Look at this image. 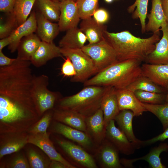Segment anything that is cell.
Here are the masks:
<instances>
[{
    "label": "cell",
    "instance_id": "cell-1",
    "mask_svg": "<svg viewBox=\"0 0 168 168\" xmlns=\"http://www.w3.org/2000/svg\"><path fill=\"white\" fill-rule=\"evenodd\" d=\"M104 36L114 49L119 61L129 59L145 61L160 40V35L156 33L147 38H141L128 30L113 33L106 30Z\"/></svg>",
    "mask_w": 168,
    "mask_h": 168
},
{
    "label": "cell",
    "instance_id": "cell-2",
    "mask_svg": "<svg viewBox=\"0 0 168 168\" xmlns=\"http://www.w3.org/2000/svg\"><path fill=\"white\" fill-rule=\"evenodd\" d=\"M141 62L135 59L118 61L88 79L84 85L111 86L116 89L126 88L142 75Z\"/></svg>",
    "mask_w": 168,
    "mask_h": 168
},
{
    "label": "cell",
    "instance_id": "cell-3",
    "mask_svg": "<svg viewBox=\"0 0 168 168\" xmlns=\"http://www.w3.org/2000/svg\"><path fill=\"white\" fill-rule=\"evenodd\" d=\"M74 95L61 98L55 107L74 111L86 118L101 108L109 86H89Z\"/></svg>",
    "mask_w": 168,
    "mask_h": 168
},
{
    "label": "cell",
    "instance_id": "cell-4",
    "mask_svg": "<svg viewBox=\"0 0 168 168\" xmlns=\"http://www.w3.org/2000/svg\"><path fill=\"white\" fill-rule=\"evenodd\" d=\"M49 77L44 74L34 75L32 96L37 111L40 116L47 111L53 109L62 98L58 92L52 91L48 88Z\"/></svg>",
    "mask_w": 168,
    "mask_h": 168
},
{
    "label": "cell",
    "instance_id": "cell-5",
    "mask_svg": "<svg viewBox=\"0 0 168 168\" xmlns=\"http://www.w3.org/2000/svg\"><path fill=\"white\" fill-rule=\"evenodd\" d=\"M61 52L63 56L70 59L76 70V75L71 82L84 83L96 74L93 60L81 49L61 48Z\"/></svg>",
    "mask_w": 168,
    "mask_h": 168
},
{
    "label": "cell",
    "instance_id": "cell-6",
    "mask_svg": "<svg viewBox=\"0 0 168 168\" xmlns=\"http://www.w3.org/2000/svg\"><path fill=\"white\" fill-rule=\"evenodd\" d=\"M81 49L93 60L96 74L119 61L114 49L105 39Z\"/></svg>",
    "mask_w": 168,
    "mask_h": 168
},
{
    "label": "cell",
    "instance_id": "cell-7",
    "mask_svg": "<svg viewBox=\"0 0 168 168\" xmlns=\"http://www.w3.org/2000/svg\"><path fill=\"white\" fill-rule=\"evenodd\" d=\"M55 142L68 161L77 168L98 167L94 157L80 145L60 138H56Z\"/></svg>",
    "mask_w": 168,
    "mask_h": 168
},
{
    "label": "cell",
    "instance_id": "cell-8",
    "mask_svg": "<svg viewBox=\"0 0 168 168\" xmlns=\"http://www.w3.org/2000/svg\"><path fill=\"white\" fill-rule=\"evenodd\" d=\"M50 124V132L60 134L84 148L95 152L97 147L86 133L62 123L54 120Z\"/></svg>",
    "mask_w": 168,
    "mask_h": 168
},
{
    "label": "cell",
    "instance_id": "cell-9",
    "mask_svg": "<svg viewBox=\"0 0 168 168\" xmlns=\"http://www.w3.org/2000/svg\"><path fill=\"white\" fill-rule=\"evenodd\" d=\"M119 151L106 138L97 147L95 155L100 166L102 168H121Z\"/></svg>",
    "mask_w": 168,
    "mask_h": 168
},
{
    "label": "cell",
    "instance_id": "cell-10",
    "mask_svg": "<svg viewBox=\"0 0 168 168\" xmlns=\"http://www.w3.org/2000/svg\"><path fill=\"white\" fill-rule=\"evenodd\" d=\"M29 135L27 132L0 134V159L23 148L28 144Z\"/></svg>",
    "mask_w": 168,
    "mask_h": 168
},
{
    "label": "cell",
    "instance_id": "cell-11",
    "mask_svg": "<svg viewBox=\"0 0 168 168\" xmlns=\"http://www.w3.org/2000/svg\"><path fill=\"white\" fill-rule=\"evenodd\" d=\"M50 133L51 132H47L43 134H29L28 143L39 147L51 160L60 161L66 165L67 168H77L56 151L53 143L49 139Z\"/></svg>",
    "mask_w": 168,
    "mask_h": 168
},
{
    "label": "cell",
    "instance_id": "cell-12",
    "mask_svg": "<svg viewBox=\"0 0 168 168\" xmlns=\"http://www.w3.org/2000/svg\"><path fill=\"white\" fill-rule=\"evenodd\" d=\"M105 138L119 152L124 154H132L138 149L136 145L131 142L125 134L115 126L114 119L111 120L106 127Z\"/></svg>",
    "mask_w": 168,
    "mask_h": 168
},
{
    "label": "cell",
    "instance_id": "cell-13",
    "mask_svg": "<svg viewBox=\"0 0 168 168\" xmlns=\"http://www.w3.org/2000/svg\"><path fill=\"white\" fill-rule=\"evenodd\" d=\"M85 120V133L97 147L105 138L106 127L101 108Z\"/></svg>",
    "mask_w": 168,
    "mask_h": 168
},
{
    "label": "cell",
    "instance_id": "cell-14",
    "mask_svg": "<svg viewBox=\"0 0 168 168\" xmlns=\"http://www.w3.org/2000/svg\"><path fill=\"white\" fill-rule=\"evenodd\" d=\"M60 14L58 21L60 31H64L77 27L80 18L76 2L63 0L60 2Z\"/></svg>",
    "mask_w": 168,
    "mask_h": 168
},
{
    "label": "cell",
    "instance_id": "cell-15",
    "mask_svg": "<svg viewBox=\"0 0 168 168\" xmlns=\"http://www.w3.org/2000/svg\"><path fill=\"white\" fill-rule=\"evenodd\" d=\"M37 28L36 13L32 11L26 20L18 27L8 36L10 43L8 49L11 53L17 50L21 39L24 37L34 33Z\"/></svg>",
    "mask_w": 168,
    "mask_h": 168
},
{
    "label": "cell",
    "instance_id": "cell-16",
    "mask_svg": "<svg viewBox=\"0 0 168 168\" xmlns=\"http://www.w3.org/2000/svg\"><path fill=\"white\" fill-rule=\"evenodd\" d=\"M116 94L120 111L131 110L135 116L142 115L144 112L147 111L133 92L126 88L116 89Z\"/></svg>",
    "mask_w": 168,
    "mask_h": 168
},
{
    "label": "cell",
    "instance_id": "cell-17",
    "mask_svg": "<svg viewBox=\"0 0 168 168\" xmlns=\"http://www.w3.org/2000/svg\"><path fill=\"white\" fill-rule=\"evenodd\" d=\"M62 56L61 48L56 45L53 42L41 41L30 61L35 67H40L45 65L50 60Z\"/></svg>",
    "mask_w": 168,
    "mask_h": 168
},
{
    "label": "cell",
    "instance_id": "cell-18",
    "mask_svg": "<svg viewBox=\"0 0 168 168\" xmlns=\"http://www.w3.org/2000/svg\"><path fill=\"white\" fill-rule=\"evenodd\" d=\"M85 118L72 110L55 107L53 120L86 132Z\"/></svg>",
    "mask_w": 168,
    "mask_h": 168
},
{
    "label": "cell",
    "instance_id": "cell-19",
    "mask_svg": "<svg viewBox=\"0 0 168 168\" xmlns=\"http://www.w3.org/2000/svg\"><path fill=\"white\" fill-rule=\"evenodd\" d=\"M163 33L161 38L155 44L153 51L147 56L145 61L152 64L168 63V23H164L160 28Z\"/></svg>",
    "mask_w": 168,
    "mask_h": 168
},
{
    "label": "cell",
    "instance_id": "cell-20",
    "mask_svg": "<svg viewBox=\"0 0 168 168\" xmlns=\"http://www.w3.org/2000/svg\"><path fill=\"white\" fill-rule=\"evenodd\" d=\"M142 75L156 84L168 89V63L164 64H143L141 66Z\"/></svg>",
    "mask_w": 168,
    "mask_h": 168
},
{
    "label": "cell",
    "instance_id": "cell-21",
    "mask_svg": "<svg viewBox=\"0 0 168 168\" xmlns=\"http://www.w3.org/2000/svg\"><path fill=\"white\" fill-rule=\"evenodd\" d=\"M101 108L103 113L105 124L106 127L111 120L114 119L120 111L116 94V89L114 87H108L103 97Z\"/></svg>",
    "mask_w": 168,
    "mask_h": 168
},
{
    "label": "cell",
    "instance_id": "cell-22",
    "mask_svg": "<svg viewBox=\"0 0 168 168\" xmlns=\"http://www.w3.org/2000/svg\"><path fill=\"white\" fill-rule=\"evenodd\" d=\"M37 35L41 41L53 42L60 31L58 24L46 19L40 12H36Z\"/></svg>",
    "mask_w": 168,
    "mask_h": 168
},
{
    "label": "cell",
    "instance_id": "cell-23",
    "mask_svg": "<svg viewBox=\"0 0 168 168\" xmlns=\"http://www.w3.org/2000/svg\"><path fill=\"white\" fill-rule=\"evenodd\" d=\"M134 116L131 110H125L120 111L115 117L119 128L125 134L128 140L134 144L138 149L144 145V142L137 138L134 135L133 129L132 121Z\"/></svg>",
    "mask_w": 168,
    "mask_h": 168
},
{
    "label": "cell",
    "instance_id": "cell-24",
    "mask_svg": "<svg viewBox=\"0 0 168 168\" xmlns=\"http://www.w3.org/2000/svg\"><path fill=\"white\" fill-rule=\"evenodd\" d=\"M80 28L86 36L90 44L97 43L105 39L104 35L107 30V26L97 23L91 17L82 20Z\"/></svg>",
    "mask_w": 168,
    "mask_h": 168
},
{
    "label": "cell",
    "instance_id": "cell-25",
    "mask_svg": "<svg viewBox=\"0 0 168 168\" xmlns=\"http://www.w3.org/2000/svg\"><path fill=\"white\" fill-rule=\"evenodd\" d=\"M147 17L148 21L146 25V32L160 35L161 27L167 22L161 0H152L150 12L147 14Z\"/></svg>",
    "mask_w": 168,
    "mask_h": 168
},
{
    "label": "cell",
    "instance_id": "cell-26",
    "mask_svg": "<svg viewBox=\"0 0 168 168\" xmlns=\"http://www.w3.org/2000/svg\"><path fill=\"white\" fill-rule=\"evenodd\" d=\"M41 41L37 34L34 33L23 38L17 49V58L22 60L30 61Z\"/></svg>",
    "mask_w": 168,
    "mask_h": 168
},
{
    "label": "cell",
    "instance_id": "cell-27",
    "mask_svg": "<svg viewBox=\"0 0 168 168\" xmlns=\"http://www.w3.org/2000/svg\"><path fill=\"white\" fill-rule=\"evenodd\" d=\"M168 151V144L166 143H161L145 156L132 159H124L123 163L126 167L131 166L133 162L138 160H144L147 162L152 168H165L166 167L161 162L160 156L162 152Z\"/></svg>",
    "mask_w": 168,
    "mask_h": 168
},
{
    "label": "cell",
    "instance_id": "cell-28",
    "mask_svg": "<svg viewBox=\"0 0 168 168\" xmlns=\"http://www.w3.org/2000/svg\"><path fill=\"white\" fill-rule=\"evenodd\" d=\"M66 31L59 42L60 48L82 49L85 46L87 38L80 28L76 27Z\"/></svg>",
    "mask_w": 168,
    "mask_h": 168
},
{
    "label": "cell",
    "instance_id": "cell-29",
    "mask_svg": "<svg viewBox=\"0 0 168 168\" xmlns=\"http://www.w3.org/2000/svg\"><path fill=\"white\" fill-rule=\"evenodd\" d=\"M38 11L46 19L54 22L58 21L60 14V2L53 0H36Z\"/></svg>",
    "mask_w": 168,
    "mask_h": 168
},
{
    "label": "cell",
    "instance_id": "cell-30",
    "mask_svg": "<svg viewBox=\"0 0 168 168\" xmlns=\"http://www.w3.org/2000/svg\"><path fill=\"white\" fill-rule=\"evenodd\" d=\"M149 0H135L134 3L129 6L127 11L129 13H132V17L133 19H139L141 25V32H146V19L147 13V7Z\"/></svg>",
    "mask_w": 168,
    "mask_h": 168
},
{
    "label": "cell",
    "instance_id": "cell-31",
    "mask_svg": "<svg viewBox=\"0 0 168 168\" xmlns=\"http://www.w3.org/2000/svg\"><path fill=\"white\" fill-rule=\"evenodd\" d=\"M36 0H16L13 13L18 26L25 22L29 16Z\"/></svg>",
    "mask_w": 168,
    "mask_h": 168
},
{
    "label": "cell",
    "instance_id": "cell-32",
    "mask_svg": "<svg viewBox=\"0 0 168 168\" xmlns=\"http://www.w3.org/2000/svg\"><path fill=\"white\" fill-rule=\"evenodd\" d=\"M126 88L133 92L137 90L163 93L164 88L156 84L148 78L142 75L137 78Z\"/></svg>",
    "mask_w": 168,
    "mask_h": 168
},
{
    "label": "cell",
    "instance_id": "cell-33",
    "mask_svg": "<svg viewBox=\"0 0 168 168\" xmlns=\"http://www.w3.org/2000/svg\"><path fill=\"white\" fill-rule=\"evenodd\" d=\"M142 105L147 111L157 117L164 130L168 127V103L153 104L142 102Z\"/></svg>",
    "mask_w": 168,
    "mask_h": 168
},
{
    "label": "cell",
    "instance_id": "cell-34",
    "mask_svg": "<svg viewBox=\"0 0 168 168\" xmlns=\"http://www.w3.org/2000/svg\"><path fill=\"white\" fill-rule=\"evenodd\" d=\"M53 109L46 111L40 119L27 131L29 134H36L47 133V130L53 120Z\"/></svg>",
    "mask_w": 168,
    "mask_h": 168
},
{
    "label": "cell",
    "instance_id": "cell-35",
    "mask_svg": "<svg viewBox=\"0 0 168 168\" xmlns=\"http://www.w3.org/2000/svg\"><path fill=\"white\" fill-rule=\"evenodd\" d=\"M30 168H49L51 160L46 157L36 149L30 148L27 152Z\"/></svg>",
    "mask_w": 168,
    "mask_h": 168
},
{
    "label": "cell",
    "instance_id": "cell-36",
    "mask_svg": "<svg viewBox=\"0 0 168 168\" xmlns=\"http://www.w3.org/2000/svg\"><path fill=\"white\" fill-rule=\"evenodd\" d=\"M99 0H76L80 19L91 17L98 8Z\"/></svg>",
    "mask_w": 168,
    "mask_h": 168
},
{
    "label": "cell",
    "instance_id": "cell-37",
    "mask_svg": "<svg viewBox=\"0 0 168 168\" xmlns=\"http://www.w3.org/2000/svg\"><path fill=\"white\" fill-rule=\"evenodd\" d=\"M137 98L141 102L150 104H162L166 96L163 93H158L141 90L134 92Z\"/></svg>",
    "mask_w": 168,
    "mask_h": 168
},
{
    "label": "cell",
    "instance_id": "cell-38",
    "mask_svg": "<svg viewBox=\"0 0 168 168\" xmlns=\"http://www.w3.org/2000/svg\"><path fill=\"white\" fill-rule=\"evenodd\" d=\"M7 17L5 21L1 20L0 38L9 36L18 26L15 16L13 13H7Z\"/></svg>",
    "mask_w": 168,
    "mask_h": 168
},
{
    "label": "cell",
    "instance_id": "cell-39",
    "mask_svg": "<svg viewBox=\"0 0 168 168\" xmlns=\"http://www.w3.org/2000/svg\"><path fill=\"white\" fill-rule=\"evenodd\" d=\"M5 167L7 168H30L28 161L25 156L22 154H17L7 164Z\"/></svg>",
    "mask_w": 168,
    "mask_h": 168
},
{
    "label": "cell",
    "instance_id": "cell-40",
    "mask_svg": "<svg viewBox=\"0 0 168 168\" xmlns=\"http://www.w3.org/2000/svg\"><path fill=\"white\" fill-rule=\"evenodd\" d=\"M66 58V59L62 66L61 74L64 77L74 76L76 73L72 63L69 58Z\"/></svg>",
    "mask_w": 168,
    "mask_h": 168
},
{
    "label": "cell",
    "instance_id": "cell-41",
    "mask_svg": "<svg viewBox=\"0 0 168 168\" xmlns=\"http://www.w3.org/2000/svg\"><path fill=\"white\" fill-rule=\"evenodd\" d=\"M93 18L98 23L104 24L107 22L110 18L108 12L104 8H98L94 12Z\"/></svg>",
    "mask_w": 168,
    "mask_h": 168
},
{
    "label": "cell",
    "instance_id": "cell-42",
    "mask_svg": "<svg viewBox=\"0 0 168 168\" xmlns=\"http://www.w3.org/2000/svg\"><path fill=\"white\" fill-rule=\"evenodd\" d=\"M16 0H0V11L6 14L13 13Z\"/></svg>",
    "mask_w": 168,
    "mask_h": 168
},
{
    "label": "cell",
    "instance_id": "cell-43",
    "mask_svg": "<svg viewBox=\"0 0 168 168\" xmlns=\"http://www.w3.org/2000/svg\"><path fill=\"white\" fill-rule=\"evenodd\" d=\"M168 138V127L163 133L151 139L144 141V145H150L159 141H163Z\"/></svg>",
    "mask_w": 168,
    "mask_h": 168
},
{
    "label": "cell",
    "instance_id": "cell-44",
    "mask_svg": "<svg viewBox=\"0 0 168 168\" xmlns=\"http://www.w3.org/2000/svg\"><path fill=\"white\" fill-rule=\"evenodd\" d=\"M16 58H9L3 53L2 51H0V66L3 67L12 64Z\"/></svg>",
    "mask_w": 168,
    "mask_h": 168
},
{
    "label": "cell",
    "instance_id": "cell-45",
    "mask_svg": "<svg viewBox=\"0 0 168 168\" xmlns=\"http://www.w3.org/2000/svg\"><path fill=\"white\" fill-rule=\"evenodd\" d=\"M49 168H67L63 163L56 160H51Z\"/></svg>",
    "mask_w": 168,
    "mask_h": 168
},
{
    "label": "cell",
    "instance_id": "cell-46",
    "mask_svg": "<svg viewBox=\"0 0 168 168\" xmlns=\"http://www.w3.org/2000/svg\"><path fill=\"white\" fill-rule=\"evenodd\" d=\"M164 12L168 23V0H161Z\"/></svg>",
    "mask_w": 168,
    "mask_h": 168
},
{
    "label": "cell",
    "instance_id": "cell-47",
    "mask_svg": "<svg viewBox=\"0 0 168 168\" xmlns=\"http://www.w3.org/2000/svg\"><path fill=\"white\" fill-rule=\"evenodd\" d=\"M11 41L9 37H5L1 39L0 40V51L5 46L8 45L10 43Z\"/></svg>",
    "mask_w": 168,
    "mask_h": 168
},
{
    "label": "cell",
    "instance_id": "cell-48",
    "mask_svg": "<svg viewBox=\"0 0 168 168\" xmlns=\"http://www.w3.org/2000/svg\"><path fill=\"white\" fill-rule=\"evenodd\" d=\"M168 92L167 93V94L166 96V99H165V102L166 103H168Z\"/></svg>",
    "mask_w": 168,
    "mask_h": 168
},
{
    "label": "cell",
    "instance_id": "cell-49",
    "mask_svg": "<svg viewBox=\"0 0 168 168\" xmlns=\"http://www.w3.org/2000/svg\"><path fill=\"white\" fill-rule=\"evenodd\" d=\"M107 3H112L114 1V0H104Z\"/></svg>",
    "mask_w": 168,
    "mask_h": 168
},
{
    "label": "cell",
    "instance_id": "cell-50",
    "mask_svg": "<svg viewBox=\"0 0 168 168\" xmlns=\"http://www.w3.org/2000/svg\"><path fill=\"white\" fill-rule=\"evenodd\" d=\"M53 0L57 2H60L63 0Z\"/></svg>",
    "mask_w": 168,
    "mask_h": 168
},
{
    "label": "cell",
    "instance_id": "cell-51",
    "mask_svg": "<svg viewBox=\"0 0 168 168\" xmlns=\"http://www.w3.org/2000/svg\"><path fill=\"white\" fill-rule=\"evenodd\" d=\"M74 0V1H75L76 0Z\"/></svg>",
    "mask_w": 168,
    "mask_h": 168
}]
</instances>
